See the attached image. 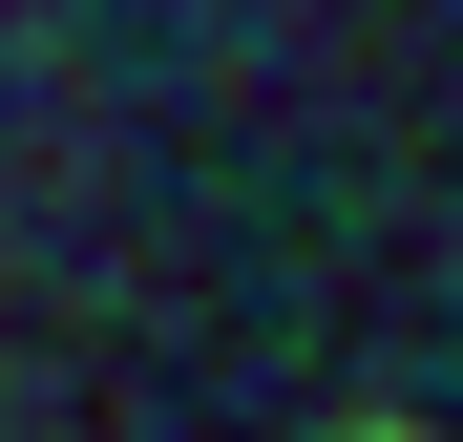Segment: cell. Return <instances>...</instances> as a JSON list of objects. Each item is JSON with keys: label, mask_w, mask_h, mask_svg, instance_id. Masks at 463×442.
Segmentation results:
<instances>
[{"label": "cell", "mask_w": 463, "mask_h": 442, "mask_svg": "<svg viewBox=\"0 0 463 442\" xmlns=\"http://www.w3.org/2000/svg\"><path fill=\"white\" fill-rule=\"evenodd\" d=\"M317 442H421V421H317Z\"/></svg>", "instance_id": "cell-1"}]
</instances>
